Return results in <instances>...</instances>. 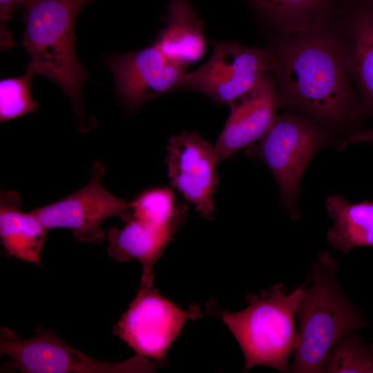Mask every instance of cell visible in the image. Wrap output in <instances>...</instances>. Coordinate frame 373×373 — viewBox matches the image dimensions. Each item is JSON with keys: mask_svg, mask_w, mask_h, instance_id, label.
Masks as SVG:
<instances>
[{"mask_svg": "<svg viewBox=\"0 0 373 373\" xmlns=\"http://www.w3.org/2000/svg\"><path fill=\"white\" fill-rule=\"evenodd\" d=\"M325 19L282 39L272 54L279 83L278 104L315 121L338 125L355 117L346 44L324 25Z\"/></svg>", "mask_w": 373, "mask_h": 373, "instance_id": "obj_1", "label": "cell"}, {"mask_svg": "<svg viewBox=\"0 0 373 373\" xmlns=\"http://www.w3.org/2000/svg\"><path fill=\"white\" fill-rule=\"evenodd\" d=\"M338 268L337 260L329 252L322 251L308 273L307 281L312 285L305 288L296 313L299 327L291 372H324L335 343L366 325L338 285Z\"/></svg>", "mask_w": 373, "mask_h": 373, "instance_id": "obj_2", "label": "cell"}, {"mask_svg": "<svg viewBox=\"0 0 373 373\" xmlns=\"http://www.w3.org/2000/svg\"><path fill=\"white\" fill-rule=\"evenodd\" d=\"M91 0H37L24 8L21 45L30 56L27 70L59 86L71 101L79 121H84L81 93L88 73L75 49V23Z\"/></svg>", "mask_w": 373, "mask_h": 373, "instance_id": "obj_3", "label": "cell"}, {"mask_svg": "<svg viewBox=\"0 0 373 373\" xmlns=\"http://www.w3.org/2000/svg\"><path fill=\"white\" fill-rule=\"evenodd\" d=\"M307 286L306 281L286 294L284 284L278 283L259 294H248L242 310L221 312L243 352L245 372L258 365L289 371V358L298 342L295 316Z\"/></svg>", "mask_w": 373, "mask_h": 373, "instance_id": "obj_4", "label": "cell"}, {"mask_svg": "<svg viewBox=\"0 0 373 373\" xmlns=\"http://www.w3.org/2000/svg\"><path fill=\"white\" fill-rule=\"evenodd\" d=\"M329 140L318 125L289 113L276 117L259 140L256 153L274 175L282 202L294 220L299 217L296 203L305 169Z\"/></svg>", "mask_w": 373, "mask_h": 373, "instance_id": "obj_5", "label": "cell"}, {"mask_svg": "<svg viewBox=\"0 0 373 373\" xmlns=\"http://www.w3.org/2000/svg\"><path fill=\"white\" fill-rule=\"evenodd\" d=\"M0 354L22 373L149 372L155 364L139 354L121 363L91 358L63 341L52 330L36 328L34 336L21 340L12 330L1 329Z\"/></svg>", "mask_w": 373, "mask_h": 373, "instance_id": "obj_6", "label": "cell"}, {"mask_svg": "<svg viewBox=\"0 0 373 373\" xmlns=\"http://www.w3.org/2000/svg\"><path fill=\"white\" fill-rule=\"evenodd\" d=\"M201 315L197 306L182 309L163 297L153 285L141 283L113 332L137 354L162 363L184 323Z\"/></svg>", "mask_w": 373, "mask_h": 373, "instance_id": "obj_7", "label": "cell"}, {"mask_svg": "<svg viewBox=\"0 0 373 373\" xmlns=\"http://www.w3.org/2000/svg\"><path fill=\"white\" fill-rule=\"evenodd\" d=\"M271 69L269 50L216 43L208 61L186 73L178 89L200 92L218 104H231L254 88Z\"/></svg>", "mask_w": 373, "mask_h": 373, "instance_id": "obj_8", "label": "cell"}, {"mask_svg": "<svg viewBox=\"0 0 373 373\" xmlns=\"http://www.w3.org/2000/svg\"><path fill=\"white\" fill-rule=\"evenodd\" d=\"M104 164L96 160L92 165L90 181L79 191L31 212L47 229L67 228L80 242L99 244L106 232L100 226L106 219L121 216L130 202L108 192L102 184Z\"/></svg>", "mask_w": 373, "mask_h": 373, "instance_id": "obj_9", "label": "cell"}, {"mask_svg": "<svg viewBox=\"0 0 373 373\" xmlns=\"http://www.w3.org/2000/svg\"><path fill=\"white\" fill-rule=\"evenodd\" d=\"M219 162L214 146L195 132L184 131L169 140L166 163L171 184L207 218L215 209Z\"/></svg>", "mask_w": 373, "mask_h": 373, "instance_id": "obj_10", "label": "cell"}, {"mask_svg": "<svg viewBox=\"0 0 373 373\" xmlns=\"http://www.w3.org/2000/svg\"><path fill=\"white\" fill-rule=\"evenodd\" d=\"M117 92L131 108L178 89L187 73L185 66L167 58L156 45L106 59Z\"/></svg>", "mask_w": 373, "mask_h": 373, "instance_id": "obj_11", "label": "cell"}, {"mask_svg": "<svg viewBox=\"0 0 373 373\" xmlns=\"http://www.w3.org/2000/svg\"><path fill=\"white\" fill-rule=\"evenodd\" d=\"M278 104L276 87L268 73L254 88L229 104V116L214 146L220 162L259 141L274 123Z\"/></svg>", "mask_w": 373, "mask_h": 373, "instance_id": "obj_12", "label": "cell"}, {"mask_svg": "<svg viewBox=\"0 0 373 373\" xmlns=\"http://www.w3.org/2000/svg\"><path fill=\"white\" fill-rule=\"evenodd\" d=\"M121 217L126 224L107 233L108 253L119 262L137 260L142 268L141 283L153 285L155 264L178 227L155 225L132 217L128 210Z\"/></svg>", "mask_w": 373, "mask_h": 373, "instance_id": "obj_13", "label": "cell"}, {"mask_svg": "<svg viewBox=\"0 0 373 373\" xmlns=\"http://www.w3.org/2000/svg\"><path fill=\"white\" fill-rule=\"evenodd\" d=\"M21 197L16 191H1L0 238L6 253L40 266L46 227L31 212L21 209Z\"/></svg>", "mask_w": 373, "mask_h": 373, "instance_id": "obj_14", "label": "cell"}, {"mask_svg": "<svg viewBox=\"0 0 373 373\" xmlns=\"http://www.w3.org/2000/svg\"><path fill=\"white\" fill-rule=\"evenodd\" d=\"M347 14L348 70L358 86L364 109L373 115V12L351 0Z\"/></svg>", "mask_w": 373, "mask_h": 373, "instance_id": "obj_15", "label": "cell"}, {"mask_svg": "<svg viewBox=\"0 0 373 373\" xmlns=\"http://www.w3.org/2000/svg\"><path fill=\"white\" fill-rule=\"evenodd\" d=\"M167 24L154 44L171 61L185 66L205 52L202 21L186 0H171Z\"/></svg>", "mask_w": 373, "mask_h": 373, "instance_id": "obj_16", "label": "cell"}, {"mask_svg": "<svg viewBox=\"0 0 373 373\" xmlns=\"http://www.w3.org/2000/svg\"><path fill=\"white\" fill-rule=\"evenodd\" d=\"M325 207L334 220L327 233L332 247L343 253L358 247H373V201L350 203L332 195L326 198Z\"/></svg>", "mask_w": 373, "mask_h": 373, "instance_id": "obj_17", "label": "cell"}, {"mask_svg": "<svg viewBox=\"0 0 373 373\" xmlns=\"http://www.w3.org/2000/svg\"><path fill=\"white\" fill-rule=\"evenodd\" d=\"M256 8L285 33L299 32L331 11L334 0H251Z\"/></svg>", "mask_w": 373, "mask_h": 373, "instance_id": "obj_18", "label": "cell"}, {"mask_svg": "<svg viewBox=\"0 0 373 373\" xmlns=\"http://www.w3.org/2000/svg\"><path fill=\"white\" fill-rule=\"evenodd\" d=\"M129 209L132 217L161 227H178L186 211L185 207H175L173 191L168 187L142 191L130 202Z\"/></svg>", "mask_w": 373, "mask_h": 373, "instance_id": "obj_19", "label": "cell"}, {"mask_svg": "<svg viewBox=\"0 0 373 373\" xmlns=\"http://www.w3.org/2000/svg\"><path fill=\"white\" fill-rule=\"evenodd\" d=\"M324 372L373 373V343L366 344L353 332L344 334L332 347Z\"/></svg>", "mask_w": 373, "mask_h": 373, "instance_id": "obj_20", "label": "cell"}, {"mask_svg": "<svg viewBox=\"0 0 373 373\" xmlns=\"http://www.w3.org/2000/svg\"><path fill=\"white\" fill-rule=\"evenodd\" d=\"M35 74L27 70L22 76L0 81V121L16 119L34 112L38 102L31 93V82Z\"/></svg>", "mask_w": 373, "mask_h": 373, "instance_id": "obj_21", "label": "cell"}, {"mask_svg": "<svg viewBox=\"0 0 373 373\" xmlns=\"http://www.w3.org/2000/svg\"><path fill=\"white\" fill-rule=\"evenodd\" d=\"M37 0H0L1 47L6 50L12 48L14 43L6 22L12 18V14L17 9L33 3Z\"/></svg>", "mask_w": 373, "mask_h": 373, "instance_id": "obj_22", "label": "cell"}, {"mask_svg": "<svg viewBox=\"0 0 373 373\" xmlns=\"http://www.w3.org/2000/svg\"><path fill=\"white\" fill-rule=\"evenodd\" d=\"M361 142L373 143V130H361L352 133L344 142V146L348 143Z\"/></svg>", "mask_w": 373, "mask_h": 373, "instance_id": "obj_23", "label": "cell"}, {"mask_svg": "<svg viewBox=\"0 0 373 373\" xmlns=\"http://www.w3.org/2000/svg\"><path fill=\"white\" fill-rule=\"evenodd\" d=\"M362 3L366 8L373 12V0H365Z\"/></svg>", "mask_w": 373, "mask_h": 373, "instance_id": "obj_24", "label": "cell"}, {"mask_svg": "<svg viewBox=\"0 0 373 373\" xmlns=\"http://www.w3.org/2000/svg\"><path fill=\"white\" fill-rule=\"evenodd\" d=\"M355 1H358V2H363V1H364L365 0H355Z\"/></svg>", "mask_w": 373, "mask_h": 373, "instance_id": "obj_25", "label": "cell"}]
</instances>
